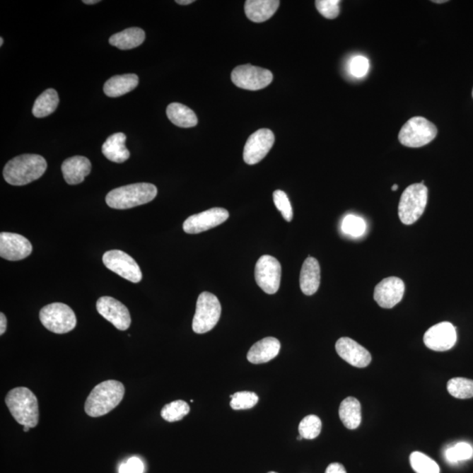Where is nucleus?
Here are the masks:
<instances>
[{
	"mask_svg": "<svg viewBox=\"0 0 473 473\" xmlns=\"http://www.w3.org/2000/svg\"><path fill=\"white\" fill-rule=\"evenodd\" d=\"M47 168V161L38 155H22L13 158L4 168L6 182L13 186H23L42 177Z\"/></svg>",
	"mask_w": 473,
	"mask_h": 473,
	"instance_id": "1",
	"label": "nucleus"
},
{
	"mask_svg": "<svg viewBox=\"0 0 473 473\" xmlns=\"http://www.w3.org/2000/svg\"><path fill=\"white\" fill-rule=\"evenodd\" d=\"M124 385L118 380H110L97 385L86 399L84 409L88 416L99 417L115 409L122 402Z\"/></svg>",
	"mask_w": 473,
	"mask_h": 473,
	"instance_id": "2",
	"label": "nucleus"
},
{
	"mask_svg": "<svg viewBox=\"0 0 473 473\" xmlns=\"http://www.w3.org/2000/svg\"><path fill=\"white\" fill-rule=\"evenodd\" d=\"M6 404L18 424L35 428L39 423V404L36 396L28 387L13 388L8 392Z\"/></svg>",
	"mask_w": 473,
	"mask_h": 473,
	"instance_id": "3",
	"label": "nucleus"
},
{
	"mask_svg": "<svg viewBox=\"0 0 473 473\" xmlns=\"http://www.w3.org/2000/svg\"><path fill=\"white\" fill-rule=\"evenodd\" d=\"M157 193L156 187L151 183H134L112 190L106 196L105 201L109 207L127 210L150 203L155 199Z\"/></svg>",
	"mask_w": 473,
	"mask_h": 473,
	"instance_id": "4",
	"label": "nucleus"
},
{
	"mask_svg": "<svg viewBox=\"0 0 473 473\" xmlns=\"http://www.w3.org/2000/svg\"><path fill=\"white\" fill-rule=\"evenodd\" d=\"M428 204V188L421 183H414L403 192L398 206L399 218L402 223L410 226L424 214Z\"/></svg>",
	"mask_w": 473,
	"mask_h": 473,
	"instance_id": "5",
	"label": "nucleus"
},
{
	"mask_svg": "<svg viewBox=\"0 0 473 473\" xmlns=\"http://www.w3.org/2000/svg\"><path fill=\"white\" fill-rule=\"evenodd\" d=\"M222 307L218 297L210 292H203L198 296L196 313L194 315L192 329L197 334L211 331L217 325Z\"/></svg>",
	"mask_w": 473,
	"mask_h": 473,
	"instance_id": "6",
	"label": "nucleus"
},
{
	"mask_svg": "<svg viewBox=\"0 0 473 473\" xmlns=\"http://www.w3.org/2000/svg\"><path fill=\"white\" fill-rule=\"evenodd\" d=\"M40 320L44 327L57 334H65L76 326V317L71 307L64 303H54L40 311Z\"/></svg>",
	"mask_w": 473,
	"mask_h": 473,
	"instance_id": "7",
	"label": "nucleus"
},
{
	"mask_svg": "<svg viewBox=\"0 0 473 473\" xmlns=\"http://www.w3.org/2000/svg\"><path fill=\"white\" fill-rule=\"evenodd\" d=\"M438 134V128L423 117H414L406 122L399 134V141L409 148H421L431 143Z\"/></svg>",
	"mask_w": 473,
	"mask_h": 473,
	"instance_id": "8",
	"label": "nucleus"
},
{
	"mask_svg": "<svg viewBox=\"0 0 473 473\" xmlns=\"http://www.w3.org/2000/svg\"><path fill=\"white\" fill-rule=\"evenodd\" d=\"M232 81L241 89L258 90L272 83L273 74L269 69L250 64L240 65L233 69Z\"/></svg>",
	"mask_w": 473,
	"mask_h": 473,
	"instance_id": "9",
	"label": "nucleus"
},
{
	"mask_svg": "<svg viewBox=\"0 0 473 473\" xmlns=\"http://www.w3.org/2000/svg\"><path fill=\"white\" fill-rule=\"evenodd\" d=\"M281 266L278 259L270 255L260 257L255 266V281L267 294L274 295L280 288Z\"/></svg>",
	"mask_w": 473,
	"mask_h": 473,
	"instance_id": "10",
	"label": "nucleus"
},
{
	"mask_svg": "<svg viewBox=\"0 0 473 473\" xmlns=\"http://www.w3.org/2000/svg\"><path fill=\"white\" fill-rule=\"evenodd\" d=\"M103 262L109 270L134 284L141 281V267L127 252L120 250L106 252L103 256Z\"/></svg>",
	"mask_w": 473,
	"mask_h": 473,
	"instance_id": "11",
	"label": "nucleus"
},
{
	"mask_svg": "<svg viewBox=\"0 0 473 473\" xmlns=\"http://www.w3.org/2000/svg\"><path fill=\"white\" fill-rule=\"evenodd\" d=\"M274 134L269 129H259L248 138L244 148L245 163L255 165L262 161L273 148Z\"/></svg>",
	"mask_w": 473,
	"mask_h": 473,
	"instance_id": "12",
	"label": "nucleus"
},
{
	"mask_svg": "<svg viewBox=\"0 0 473 473\" xmlns=\"http://www.w3.org/2000/svg\"><path fill=\"white\" fill-rule=\"evenodd\" d=\"M229 212L223 208H211L201 214L190 216L183 223V230L189 234L205 232L222 225L229 218Z\"/></svg>",
	"mask_w": 473,
	"mask_h": 473,
	"instance_id": "13",
	"label": "nucleus"
},
{
	"mask_svg": "<svg viewBox=\"0 0 473 473\" xmlns=\"http://www.w3.org/2000/svg\"><path fill=\"white\" fill-rule=\"evenodd\" d=\"M97 310L119 331H127L130 327L132 319L129 310L119 300L110 296L100 297L97 302Z\"/></svg>",
	"mask_w": 473,
	"mask_h": 473,
	"instance_id": "14",
	"label": "nucleus"
},
{
	"mask_svg": "<svg viewBox=\"0 0 473 473\" xmlns=\"http://www.w3.org/2000/svg\"><path fill=\"white\" fill-rule=\"evenodd\" d=\"M424 341L425 346L432 351L450 350L457 342L456 328L449 322H440L425 332Z\"/></svg>",
	"mask_w": 473,
	"mask_h": 473,
	"instance_id": "15",
	"label": "nucleus"
},
{
	"mask_svg": "<svg viewBox=\"0 0 473 473\" xmlns=\"http://www.w3.org/2000/svg\"><path fill=\"white\" fill-rule=\"evenodd\" d=\"M404 282L398 277H387L377 284L373 298L379 306L392 309L401 302L404 296Z\"/></svg>",
	"mask_w": 473,
	"mask_h": 473,
	"instance_id": "16",
	"label": "nucleus"
},
{
	"mask_svg": "<svg viewBox=\"0 0 473 473\" xmlns=\"http://www.w3.org/2000/svg\"><path fill=\"white\" fill-rule=\"evenodd\" d=\"M33 247L27 238L20 234L1 233L0 234V256L1 258L16 262L27 258L32 254Z\"/></svg>",
	"mask_w": 473,
	"mask_h": 473,
	"instance_id": "17",
	"label": "nucleus"
},
{
	"mask_svg": "<svg viewBox=\"0 0 473 473\" xmlns=\"http://www.w3.org/2000/svg\"><path fill=\"white\" fill-rule=\"evenodd\" d=\"M336 351L341 358L355 368H366L372 361L371 354L350 337H341L337 340Z\"/></svg>",
	"mask_w": 473,
	"mask_h": 473,
	"instance_id": "18",
	"label": "nucleus"
},
{
	"mask_svg": "<svg viewBox=\"0 0 473 473\" xmlns=\"http://www.w3.org/2000/svg\"><path fill=\"white\" fill-rule=\"evenodd\" d=\"M62 175L69 185H76L84 181L91 171L89 159L83 156H74L65 160L62 165Z\"/></svg>",
	"mask_w": 473,
	"mask_h": 473,
	"instance_id": "19",
	"label": "nucleus"
},
{
	"mask_svg": "<svg viewBox=\"0 0 473 473\" xmlns=\"http://www.w3.org/2000/svg\"><path fill=\"white\" fill-rule=\"evenodd\" d=\"M280 350V341L276 337H265L251 347L247 354V359L252 364H263L276 358Z\"/></svg>",
	"mask_w": 473,
	"mask_h": 473,
	"instance_id": "20",
	"label": "nucleus"
},
{
	"mask_svg": "<svg viewBox=\"0 0 473 473\" xmlns=\"http://www.w3.org/2000/svg\"><path fill=\"white\" fill-rule=\"evenodd\" d=\"M321 281L320 265L317 259L308 257L300 274V287L304 295L313 296L318 291Z\"/></svg>",
	"mask_w": 473,
	"mask_h": 473,
	"instance_id": "21",
	"label": "nucleus"
},
{
	"mask_svg": "<svg viewBox=\"0 0 473 473\" xmlns=\"http://www.w3.org/2000/svg\"><path fill=\"white\" fill-rule=\"evenodd\" d=\"M279 6L280 1L278 0H247L245 4V12L249 20L262 23L269 20Z\"/></svg>",
	"mask_w": 473,
	"mask_h": 473,
	"instance_id": "22",
	"label": "nucleus"
},
{
	"mask_svg": "<svg viewBox=\"0 0 473 473\" xmlns=\"http://www.w3.org/2000/svg\"><path fill=\"white\" fill-rule=\"evenodd\" d=\"M127 136L123 133L111 135L102 146V153L109 160L123 163L129 159L130 152L126 146Z\"/></svg>",
	"mask_w": 473,
	"mask_h": 473,
	"instance_id": "23",
	"label": "nucleus"
},
{
	"mask_svg": "<svg viewBox=\"0 0 473 473\" xmlns=\"http://www.w3.org/2000/svg\"><path fill=\"white\" fill-rule=\"evenodd\" d=\"M139 78L135 74H126L112 76L104 86L106 96L118 98L130 93L138 86Z\"/></svg>",
	"mask_w": 473,
	"mask_h": 473,
	"instance_id": "24",
	"label": "nucleus"
},
{
	"mask_svg": "<svg viewBox=\"0 0 473 473\" xmlns=\"http://www.w3.org/2000/svg\"><path fill=\"white\" fill-rule=\"evenodd\" d=\"M339 417L344 426L355 430L361 424L362 414L361 402L354 397H347L341 402Z\"/></svg>",
	"mask_w": 473,
	"mask_h": 473,
	"instance_id": "25",
	"label": "nucleus"
},
{
	"mask_svg": "<svg viewBox=\"0 0 473 473\" xmlns=\"http://www.w3.org/2000/svg\"><path fill=\"white\" fill-rule=\"evenodd\" d=\"M145 38V32L141 28H131L113 35L109 39V43L119 49L127 50L141 46Z\"/></svg>",
	"mask_w": 473,
	"mask_h": 473,
	"instance_id": "26",
	"label": "nucleus"
},
{
	"mask_svg": "<svg viewBox=\"0 0 473 473\" xmlns=\"http://www.w3.org/2000/svg\"><path fill=\"white\" fill-rule=\"evenodd\" d=\"M167 115L168 119L179 127H194L198 122L196 113L192 109L179 103H172L168 106Z\"/></svg>",
	"mask_w": 473,
	"mask_h": 473,
	"instance_id": "27",
	"label": "nucleus"
},
{
	"mask_svg": "<svg viewBox=\"0 0 473 473\" xmlns=\"http://www.w3.org/2000/svg\"><path fill=\"white\" fill-rule=\"evenodd\" d=\"M59 105V97L56 90L47 89L36 99L33 115L36 118H45L52 115Z\"/></svg>",
	"mask_w": 473,
	"mask_h": 473,
	"instance_id": "28",
	"label": "nucleus"
},
{
	"mask_svg": "<svg viewBox=\"0 0 473 473\" xmlns=\"http://www.w3.org/2000/svg\"><path fill=\"white\" fill-rule=\"evenodd\" d=\"M447 390L450 395L457 399L473 397V380L467 378H452L447 383Z\"/></svg>",
	"mask_w": 473,
	"mask_h": 473,
	"instance_id": "29",
	"label": "nucleus"
},
{
	"mask_svg": "<svg viewBox=\"0 0 473 473\" xmlns=\"http://www.w3.org/2000/svg\"><path fill=\"white\" fill-rule=\"evenodd\" d=\"M189 406L188 403L182 399L168 403L161 409L160 416L168 423L181 421L183 417L189 413Z\"/></svg>",
	"mask_w": 473,
	"mask_h": 473,
	"instance_id": "30",
	"label": "nucleus"
},
{
	"mask_svg": "<svg viewBox=\"0 0 473 473\" xmlns=\"http://www.w3.org/2000/svg\"><path fill=\"white\" fill-rule=\"evenodd\" d=\"M410 465L416 473H440V467L433 460L427 455L414 452L410 455Z\"/></svg>",
	"mask_w": 473,
	"mask_h": 473,
	"instance_id": "31",
	"label": "nucleus"
},
{
	"mask_svg": "<svg viewBox=\"0 0 473 473\" xmlns=\"http://www.w3.org/2000/svg\"><path fill=\"white\" fill-rule=\"evenodd\" d=\"M299 434L303 439H315L321 433L322 421L315 414L304 417L299 424Z\"/></svg>",
	"mask_w": 473,
	"mask_h": 473,
	"instance_id": "32",
	"label": "nucleus"
},
{
	"mask_svg": "<svg viewBox=\"0 0 473 473\" xmlns=\"http://www.w3.org/2000/svg\"><path fill=\"white\" fill-rule=\"evenodd\" d=\"M445 456L449 463L456 464L460 461L471 460L473 448L470 443L460 442L445 450Z\"/></svg>",
	"mask_w": 473,
	"mask_h": 473,
	"instance_id": "33",
	"label": "nucleus"
},
{
	"mask_svg": "<svg viewBox=\"0 0 473 473\" xmlns=\"http://www.w3.org/2000/svg\"><path fill=\"white\" fill-rule=\"evenodd\" d=\"M230 397L232 399L230 405L234 410L254 408L259 402L258 395L254 393V392H237V393L230 395Z\"/></svg>",
	"mask_w": 473,
	"mask_h": 473,
	"instance_id": "34",
	"label": "nucleus"
},
{
	"mask_svg": "<svg viewBox=\"0 0 473 473\" xmlns=\"http://www.w3.org/2000/svg\"><path fill=\"white\" fill-rule=\"evenodd\" d=\"M341 228L346 235L358 238L365 234L366 225L362 218L355 215H347L343 220Z\"/></svg>",
	"mask_w": 473,
	"mask_h": 473,
	"instance_id": "35",
	"label": "nucleus"
},
{
	"mask_svg": "<svg viewBox=\"0 0 473 473\" xmlns=\"http://www.w3.org/2000/svg\"><path fill=\"white\" fill-rule=\"evenodd\" d=\"M274 203L276 204L278 211H281L282 217L287 222H291L293 219V209L291 201H289L287 194L282 190L278 189L274 192Z\"/></svg>",
	"mask_w": 473,
	"mask_h": 473,
	"instance_id": "36",
	"label": "nucleus"
},
{
	"mask_svg": "<svg viewBox=\"0 0 473 473\" xmlns=\"http://www.w3.org/2000/svg\"><path fill=\"white\" fill-rule=\"evenodd\" d=\"M339 0H317L315 6L326 19L333 20L339 16Z\"/></svg>",
	"mask_w": 473,
	"mask_h": 473,
	"instance_id": "37",
	"label": "nucleus"
},
{
	"mask_svg": "<svg viewBox=\"0 0 473 473\" xmlns=\"http://www.w3.org/2000/svg\"><path fill=\"white\" fill-rule=\"evenodd\" d=\"M369 69V61L368 58L363 56L354 57L349 64V71L355 78H363L368 74Z\"/></svg>",
	"mask_w": 473,
	"mask_h": 473,
	"instance_id": "38",
	"label": "nucleus"
},
{
	"mask_svg": "<svg viewBox=\"0 0 473 473\" xmlns=\"http://www.w3.org/2000/svg\"><path fill=\"white\" fill-rule=\"evenodd\" d=\"M127 465H129L133 473H144V464L137 457L129 458L127 461Z\"/></svg>",
	"mask_w": 473,
	"mask_h": 473,
	"instance_id": "39",
	"label": "nucleus"
},
{
	"mask_svg": "<svg viewBox=\"0 0 473 473\" xmlns=\"http://www.w3.org/2000/svg\"><path fill=\"white\" fill-rule=\"evenodd\" d=\"M325 473H347L346 468L339 463H332L326 469Z\"/></svg>",
	"mask_w": 473,
	"mask_h": 473,
	"instance_id": "40",
	"label": "nucleus"
},
{
	"mask_svg": "<svg viewBox=\"0 0 473 473\" xmlns=\"http://www.w3.org/2000/svg\"><path fill=\"white\" fill-rule=\"evenodd\" d=\"M7 327V320L4 313L0 314V335L6 332Z\"/></svg>",
	"mask_w": 473,
	"mask_h": 473,
	"instance_id": "41",
	"label": "nucleus"
},
{
	"mask_svg": "<svg viewBox=\"0 0 473 473\" xmlns=\"http://www.w3.org/2000/svg\"><path fill=\"white\" fill-rule=\"evenodd\" d=\"M119 472V473H133L127 463L121 465Z\"/></svg>",
	"mask_w": 473,
	"mask_h": 473,
	"instance_id": "42",
	"label": "nucleus"
},
{
	"mask_svg": "<svg viewBox=\"0 0 473 473\" xmlns=\"http://www.w3.org/2000/svg\"><path fill=\"white\" fill-rule=\"evenodd\" d=\"M194 2V0H177V3L179 4V5H182V6H186V5H189V4H192Z\"/></svg>",
	"mask_w": 473,
	"mask_h": 473,
	"instance_id": "43",
	"label": "nucleus"
},
{
	"mask_svg": "<svg viewBox=\"0 0 473 473\" xmlns=\"http://www.w3.org/2000/svg\"><path fill=\"white\" fill-rule=\"evenodd\" d=\"M84 4H87V5H94V4L99 3V0H83V1Z\"/></svg>",
	"mask_w": 473,
	"mask_h": 473,
	"instance_id": "44",
	"label": "nucleus"
},
{
	"mask_svg": "<svg viewBox=\"0 0 473 473\" xmlns=\"http://www.w3.org/2000/svg\"><path fill=\"white\" fill-rule=\"evenodd\" d=\"M397 189H398V185H394L393 187H392V190H393V192H395V190H397Z\"/></svg>",
	"mask_w": 473,
	"mask_h": 473,
	"instance_id": "45",
	"label": "nucleus"
},
{
	"mask_svg": "<svg viewBox=\"0 0 473 473\" xmlns=\"http://www.w3.org/2000/svg\"><path fill=\"white\" fill-rule=\"evenodd\" d=\"M433 2L434 3L442 4V3H445L447 1H446V0H439V1H438V0H435V1H433Z\"/></svg>",
	"mask_w": 473,
	"mask_h": 473,
	"instance_id": "46",
	"label": "nucleus"
},
{
	"mask_svg": "<svg viewBox=\"0 0 473 473\" xmlns=\"http://www.w3.org/2000/svg\"><path fill=\"white\" fill-rule=\"evenodd\" d=\"M30 428H29V427H28V426H24L23 431H24L25 432H28L29 430H30Z\"/></svg>",
	"mask_w": 473,
	"mask_h": 473,
	"instance_id": "47",
	"label": "nucleus"
},
{
	"mask_svg": "<svg viewBox=\"0 0 473 473\" xmlns=\"http://www.w3.org/2000/svg\"><path fill=\"white\" fill-rule=\"evenodd\" d=\"M3 42H4V39L1 37L0 38V46H3Z\"/></svg>",
	"mask_w": 473,
	"mask_h": 473,
	"instance_id": "48",
	"label": "nucleus"
},
{
	"mask_svg": "<svg viewBox=\"0 0 473 473\" xmlns=\"http://www.w3.org/2000/svg\"><path fill=\"white\" fill-rule=\"evenodd\" d=\"M269 473H277V472H269Z\"/></svg>",
	"mask_w": 473,
	"mask_h": 473,
	"instance_id": "49",
	"label": "nucleus"
},
{
	"mask_svg": "<svg viewBox=\"0 0 473 473\" xmlns=\"http://www.w3.org/2000/svg\"><path fill=\"white\" fill-rule=\"evenodd\" d=\"M472 98H473V90H472Z\"/></svg>",
	"mask_w": 473,
	"mask_h": 473,
	"instance_id": "50",
	"label": "nucleus"
}]
</instances>
